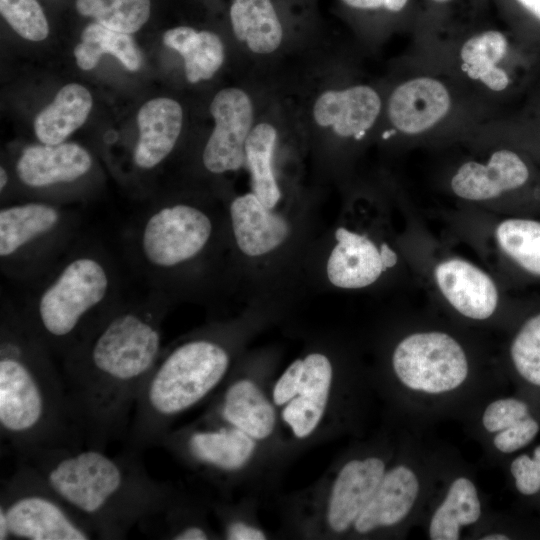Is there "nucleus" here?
<instances>
[{
  "instance_id": "1",
  "label": "nucleus",
  "mask_w": 540,
  "mask_h": 540,
  "mask_svg": "<svg viewBox=\"0 0 540 540\" xmlns=\"http://www.w3.org/2000/svg\"><path fill=\"white\" fill-rule=\"evenodd\" d=\"M167 298L120 301L62 358V376L85 446L105 450L126 437L138 394L161 349Z\"/></svg>"
},
{
  "instance_id": "2",
  "label": "nucleus",
  "mask_w": 540,
  "mask_h": 540,
  "mask_svg": "<svg viewBox=\"0 0 540 540\" xmlns=\"http://www.w3.org/2000/svg\"><path fill=\"white\" fill-rule=\"evenodd\" d=\"M53 356L18 307L2 300L0 435L17 459L41 448L84 444Z\"/></svg>"
},
{
  "instance_id": "3",
  "label": "nucleus",
  "mask_w": 540,
  "mask_h": 540,
  "mask_svg": "<svg viewBox=\"0 0 540 540\" xmlns=\"http://www.w3.org/2000/svg\"><path fill=\"white\" fill-rule=\"evenodd\" d=\"M141 453L59 446L34 450L17 461L32 465L93 529L98 539H123L169 497L165 484L146 471Z\"/></svg>"
},
{
  "instance_id": "4",
  "label": "nucleus",
  "mask_w": 540,
  "mask_h": 540,
  "mask_svg": "<svg viewBox=\"0 0 540 540\" xmlns=\"http://www.w3.org/2000/svg\"><path fill=\"white\" fill-rule=\"evenodd\" d=\"M18 308L33 333L62 358L120 301L119 277L96 246L70 248Z\"/></svg>"
},
{
  "instance_id": "5",
  "label": "nucleus",
  "mask_w": 540,
  "mask_h": 540,
  "mask_svg": "<svg viewBox=\"0 0 540 540\" xmlns=\"http://www.w3.org/2000/svg\"><path fill=\"white\" fill-rule=\"evenodd\" d=\"M227 350L196 338L162 351L144 382L126 435L127 449L142 453L167 432L172 419L204 399L223 379Z\"/></svg>"
},
{
  "instance_id": "6",
  "label": "nucleus",
  "mask_w": 540,
  "mask_h": 540,
  "mask_svg": "<svg viewBox=\"0 0 540 540\" xmlns=\"http://www.w3.org/2000/svg\"><path fill=\"white\" fill-rule=\"evenodd\" d=\"M409 62V72L385 95L381 122L388 128V137L423 140L470 133L496 117L495 107L449 77L422 63Z\"/></svg>"
},
{
  "instance_id": "7",
  "label": "nucleus",
  "mask_w": 540,
  "mask_h": 540,
  "mask_svg": "<svg viewBox=\"0 0 540 540\" xmlns=\"http://www.w3.org/2000/svg\"><path fill=\"white\" fill-rule=\"evenodd\" d=\"M512 57L513 44L508 35L490 28L450 38H417L409 59L444 74L496 108L513 85Z\"/></svg>"
},
{
  "instance_id": "8",
  "label": "nucleus",
  "mask_w": 540,
  "mask_h": 540,
  "mask_svg": "<svg viewBox=\"0 0 540 540\" xmlns=\"http://www.w3.org/2000/svg\"><path fill=\"white\" fill-rule=\"evenodd\" d=\"M75 212L44 200L2 206L0 266L11 279L33 283L70 249L77 229Z\"/></svg>"
},
{
  "instance_id": "9",
  "label": "nucleus",
  "mask_w": 540,
  "mask_h": 540,
  "mask_svg": "<svg viewBox=\"0 0 540 540\" xmlns=\"http://www.w3.org/2000/svg\"><path fill=\"white\" fill-rule=\"evenodd\" d=\"M213 234L210 216L187 203L155 205L136 220L129 238L139 270L159 289L164 278L199 257Z\"/></svg>"
},
{
  "instance_id": "10",
  "label": "nucleus",
  "mask_w": 540,
  "mask_h": 540,
  "mask_svg": "<svg viewBox=\"0 0 540 540\" xmlns=\"http://www.w3.org/2000/svg\"><path fill=\"white\" fill-rule=\"evenodd\" d=\"M90 525L29 463L17 461L0 491V540H89Z\"/></svg>"
},
{
  "instance_id": "11",
  "label": "nucleus",
  "mask_w": 540,
  "mask_h": 540,
  "mask_svg": "<svg viewBox=\"0 0 540 540\" xmlns=\"http://www.w3.org/2000/svg\"><path fill=\"white\" fill-rule=\"evenodd\" d=\"M392 364L406 387L429 394L458 388L469 372L461 345L449 334L439 331L405 337L394 350Z\"/></svg>"
},
{
  "instance_id": "12",
  "label": "nucleus",
  "mask_w": 540,
  "mask_h": 540,
  "mask_svg": "<svg viewBox=\"0 0 540 540\" xmlns=\"http://www.w3.org/2000/svg\"><path fill=\"white\" fill-rule=\"evenodd\" d=\"M210 113L214 128L202 153L204 167L213 174L241 169L246 142L255 125L251 97L241 88H224L212 99Z\"/></svg>"
},
{
  "instance_id": "13",
  "label": "nucleus",
  "mask_w": 540,
  "mask_h": 540,
  "mask_svg": "<svg viewBox=\"0 0 540 540\" xmlns=\"http://www.w3.org/2000/svg\"><path fill=\"white\" fill-rule=\"evenodd\" d=\"M385 96L374 86L353 83L323 91L315 99V123L345 140L359 141L381 122Z\"/></svg>"
},
{
  "instance_id": "14",
  "label": "nucleus",
  "mask_w": 540,
  "mask_h": 540,
  "mask_svg": "<svg viewBox=\"0 0 540 540\" xmlns=\"http://www.w3.org/2000/svg\"><path fill=\"white\" fill-rule=\"evenodd\" d=\"M93 167L91 154L74 142L25 147L15 166L18 180L33 190L51 189L84 178Z\"/></svg>"
},
{
  "instance_id": "15",
  "label": "nucleus",
  "mask_w": 540,
  "mask_h": 540,
  "mask_svg": "<svg viewBox=\"0 0 540 540\" xmlns=\"http://www.w3.org/2000/svg\"><path fill=\"white\" fill-rule=\"evenodd\" d=\"M522 158L506 148L495 149L487 160L462 163L450 180L453 193L469 201H486L522 187L529 179Z\"/></svg>"
},
{
  "instance_id": "16",
  "label": "nucleus",
  "mask_w": 540,
  "mask_h": 540,
  "mask_svg": "<svg viewBox=\"0 0 540 540\" xmlns=\"http://www.w3.org/2000/svg\"><path fill=\"white\" fill-rule=\"evenodd\" d=\"M434 275L443 296L465 317L484 320L495 312L496 285L474 264L459 258L448 259L436 266Z\"/></svg>"
},
{
  "instance_id": "17",
  "label": "nucleus",
  "mask_w": 540,
  "mask_h": 540,
  "mask_svg": "<svg viewBox=\"0 0 540 540\" xmlns=\"http://www.w3.org/2000/svg\"><path fill=\"white\" fill-rule=\"evenodd\" d=\"M183 110L171 98L149 100L139 110V138L133 152L135 165L151 170L164 161L174 149L182 130Z\"/></svg>"
},
{
  "instance_id": "18",
  "label": "nucleus",
  "mask_w": 540,
  "mask_h": 540,
  "mask_svg": "<svg viewBox=\"0 0 540 540\" xmlns=\"http://www.w3.org/2000/svg\"><path fill=\"white\" fill-rule=\"evenodd\" d=\"M384 474L385 464L377 457L352 460L341 469L328 507V523L334 531L342 532L355 522Z\"/></svg>"
},
{
  "instance_id": "19",
  "label": "nucleus",
  "mask_w": 540,
  "mask_h": 540,
  "mask_svg": "<svg viewBox=\"0 0 540 540\" xmlns=\"http://www.w3.org/2000/svg\"><path fill=\"white\" fill-rule=\"evenodd\" d=\"M253 193L236 197L230 204V219L236 244L250 257L269 253L288 235V224Z\"/></svg>"
},
{
  "instance_id": "20",
  "label": "nucleus",
  "mask_w": 540,
  "mask_h": 540,
  "mask_svg": "<svg viewBox=\"0 0 540 540\" xmlns=\"http://www.w3.org/2000/svg\"><path fill=\"white\" fill-rule=\"evenodd\" d=\"M337 244L328 258L326 272L336 287L359 289L374 283L385 271L380 250L366 236L339 227Z\"/></svg>"
},
{
  "instance_id": "21",
  "label": "nucleus",
  "mask_w": 540,
  "mask_h": 540,
  "mask_svg": "<svg viewBox=\"0 0 540 540\" xmlns=\"http://www.w3.org/2000/svg\"><path fill=\"white\" fill-rule=\"evenodd\" d=\"M419 492L415 473L404 465L385 472L379 486L354 522L359 533L402 521L412 509Z\"/></svg>"
},
{
  "instance_id": "22",
  "label": "nucleus",
  "mask_w": 540,
  "mask_h": 540,
  "mask_svg": "<svg viewBox=\"0 0 540 540\" xmlns=\"http://www.w3.org/2000/svg\"><path fill=\"white\" fill-rule=\"evenodd\" d=\"M332 380V366L326 356L312 353L303 360L300 386L282 412L294 434L303 438L318 425L324 413Z\"/></svg>"
},
{
  "instance_id": "23",
  "label": "nucleus",
  "mask_w": 540,
  "mask_h": 540,
  "mask_svg": "<svg viewBox=\"0 0 540 540\" xmlns=\"http://www.w3.org/2000/svg\"><path fill=\"white\" fill-rule=\"evenodd\" d=\"M229 16L235 37L251 52L268 55L281 46L284 28L272 0H233Z\"/></svg>"
},
{
  "instance_id": "24",
  "label": "nucleus",
  "mask_w": 540,
  "mask_h": 540,
  "mask_svg": "<svg viewBox=\"0 0 540 540\" xmlns=\"http://www.w3.org/2000/svg\"><path fill=\"white\" fill-rule=\"evenodd\" d=\"M92 105V96L84 86L77 83L65 85L53 102L36 116V137L43 144L65 142L86 121Z\"/></svg>"
},
{
  "instance_id": "25",
  "label": "nucleus",
  "mask_w": 540,
  "mask_h": 540,
  "mask_svg": "<svg viewBox=\"0 0 540 540\" xmlns=\"http://www.w3.org/2000/svg\"><path fill=\"white\" fill-rule=\"evenodd\" d=\"M188 456L195 462L219 470H236L250 458L253 438L234 428L191 432L184 442Z\"/></svg>"
},
{
  "instance_id": "26",
  "label": "nucleus",
  "mask_w": 540,
  "mask_h": 540,
  "mask_svg": "<svg viewBox=\"0 0 540 540\" xmlns=\"http://www.w3.org/2000/svg\"><path fill=\"white\" fill-rule=\"evenodd\" d=\"M163 42L183 57L190 83L211 79L224 62V44L216 33L208 30L178 26L164 33Z\"/></svg>"
},
{
  "instance_id": "27",
  "label": "nucleus",
  "mask_w": 540,
  "mask_h": 540,
  "mask_svg": "<svg viewBox=\"0 0 540 540\" xmlns=\"http://www.w3.org/2000/svg\"><path fill=\"white\" fill-rule=\"evenodd\" d=\"M223 418L255 439L269 436L275 425L271 404L249 380L232 384L225 393Z\"/></svg>"
},
{
  "instance_id": "28",
  "label": "nucleus",
  "mask_w": 540,
  "mask_h": 540,
  "mask_svg": "<svg viewBox=\"0 0 540 540\" xmlns=\"http://www.w3.org/2000/svg\"><path fill=\"white\" fill-rule=\"evenodd\" d=\"M277 139L272 123L259 122L254 125L245 146V165L251 175L253 193L270 209L281 198L273 168Z\"/></svg>"
},
{
  "instance_id": "29",
  "label": "nucleus",
  "mask_w": 540,
  "mask_h": 540,
  "mask_svg": "<svg viewBox=\"0 0 540 540\" xmlns=\"http://www.w3.org/2000/svg\"><path fill=\"white\" fill-rule=\"evenodd\" d=\"M481 515L480 500L474 483L455 479L445 499L433 514L429 525L432 540H457L463 526L475 523Z\"/></svg>"
},
{
  "instance_id": "30",
  "label": "nucleus",
  "mask_w": 540,
  "mask_h": 540,
  "mask_svg": "<svg viewBox=\"0 0 540 540\" xmlns=\"http://www.w3.org/2000/svg\"><path fill=\"white\" fill-rule=\"evenodd\" d=\"M105 53L116 57L126 69L136 71L141 65L139 50L130 34L118 32L93 22L82 31L81 42L74 49L77 65L93 69Z\"/></svg>"
},
{
  "instance_id": "31",
  "label": "nucleus",
  "mask_w": 540,
  "mask_h": 540,
  "mask_svg": "<svg viewBox=\"0 0 540 540\" xmlns=\"http://www.w3.org/2000/svg\"><path fill=\"white\" fill-rule=\"evenodd\" d=\"M502 251L527 272L540 275V222L507 219L495 231Z\"/></svg>"
},
{
  "instance_id": "32",
  "label": "nucleus",
  "mask_w": 540,
  "mask_h": 540,
  "mask_svg": "<svg viewBox=\"0 0 540 540\" xmlns=\"http://www.w3.org/2000/svg\"><path fill=\"white\" fill-rule=\"evenodd\" d=\"M150 0H76L77 11L114 31L132 34L150 16Z\"/></svg>"
},
{
  "instance_id": "33",
  "label": "nucleus",
  "mask_w": 540,
  "mask_h": 540,
  "mask_svg": "<svg viewBox=\"0 0 540 540\" xmlns=\"http://www.w3.org/2000/svg\"><path fill=\"white\" fill-rule=\"evenodd\" d=\"M510 355L519 375L540 387V314L523 324L511 344Z\"/></svg>"
},
{
  "instance_id": "34",
  "label": "nucleus",
  "mask_w": 540,
  "mask_h": 540,
  "mask_svg": "<svg viewBox=\"0 0 540 540\" xmlns=\"http://www.w3.org/2000/svg\"><path fill=\"white\" fill-rule=\"evenodd\" d=\"M0 12L21 37L41 41L48 36L49 25L37 0H0Z\"/></svg>"
},
{
  "instance_id": "35",
  "label": "nucleus",
  "mask_w": 540,
  "mask_h": 540,
  "mask_svg": "<svg viewBox=\"0 0 540 540\" xmlns=\"http://www.w3.org/2000/svg\"><path fill=\"white\" fill-rule=\"evenodd\" d=\"M529 416L528 405L516 398H504L490 403L482 417L488 432L502 431Z\"/></svg>"
},
{
  "instance_id": "36",
  "label": "nucleus",
  "mask_w": 540,
  "mask_h": 540,
  "mask_svg": "<svg viewBox=\"0 0 540 540\" xmlns=\"http://www.w3.org/2000/svg\"><path fill=\"white\" fill-rule=\"evenodd\" d=\"M517 490L523 495H534L540 491V445L533 451V457L520 455L510 466Z\"/></svg>"
},
{
  "instance_id": "37",
  "label": "nucleus",
  "mask_w": 540,
  "mask_h": 540,
  "mask_svg": "<svg viewBox=\"0 0 540 540\" xmlns=\"http://www.w3.org/2000/svg\"><path fill=\"white\" fill-rule=\"evenodd\" d=\"M538 432V422L529 415L512 426L497 432L493 443L500 452L512 453L529 444Z\"/></svg>"
},
{
  "instance_id": "38",
  "label": "nucleus",
  "mask_w": 540,
  "mask_h": 540,
  "mask_svg": "<svg viewBox=\"0 0 540 540\" xmlns=\"http://www.w3.org/2000/svg\"><path fill=\"white\" fill-rule=\"evenodd\" d=\"M303 360H295L277 381L273 400L277 405H283L294 398L299 390Z\"/></svg>"
},
{
  "instance_id": "39",
  "label": "nucleus",
  "mask_w": 540,
  "mask_h": 540,
  "mask_svg": "<svg viewBox=\"0 0 540 540\" xmlns=\"http://www.w3.org/2000/svg\"><path fill=\"white\" fill-rule=\"evenodd\" d=\"M410 0H341L348 8L363 12H385L399 14L404 11Z\"/></svg>"
},
{
  "instance_id": "40",
  "label": "nucleus",
  "mask_w": 540,
  "mask_h": 540,
  "mask_svg": "<svg viewBox=\"0 0 540 540\" xmlns=\"http://www.w3.org/2000/svg\"><path fill=\"white\" fill-rule=\"evenodd\" d=\"M227 538L230 540H263L264 534L254 527L241 522L231 523L226 531Z\"/></svg>"
},
{
  "instance_id": "41",
  "label": "nucleus",
  "mask_w": 540,
  "mask_h": 540,
  "mask_svg": "<svg viewBox=\"0 0 540 540\" xmlns=\"http://www.w3.org/2000/svg\"><path fill=\"white\" fill-rule=\"evenodd\" d=\"M380 255L384 269L391 268L397 263V254L386 243H383L380 247Z\"/></svg>"
},
{
  "instance_id": "42",
  "label": "nucleus",
  "mask_w": 540,
  "mask_h": 540,
  "mask_svg": "<svg viewBox=\"0 0 540 540\" xmlns=\"http://www.w3.org/2000/svg\"><path fill=\"white\" fill-rule=\"evenodd\" d=\"M540 21V0H514Z\"/></svg>"
},
{
  "instance_id": "43",
  "label": "nucleus",
  "mask_w": 540,
  "mask_h": 540,
  "mask_svg": "<svg viewBox=\"0 0 540 540\" xmlns=\"http://www.w3.org/2000/svg\"><path fill=\"white\" fill-rule=\"evenodd\" d=\"M8 182H9V174H8L7 170L3 166H1V168H0V191H1V193H3V191L6 190Z\"/></svg>"
},
{
  "instance_id": "44",
  "label": "nucleus",
  "mask_w": 540,
  "mask_h": 540,
  "mask_svg": "<svg viewBox=\"0 0 540 540\" xmlns=\"http://www.w3.org/2000/svg\"><path fill=\"white\" fill-rule=\"evenodd\" d=\"M481 539L482 540H508L509 537H507L504 534H489V535H485Z\"/></svg>"
},
{
  "instance_id": "45",
  "label": "nucleus",
  "mask_w": 540,
  "mask_h": 540,
  "mask_svg": "<svg viewBox=\"0 0 540 540\" xmlns=\"http://www.w3.org/2000/svg\"><path fill=\"white\" fill-rule=\"evenodd\" d=\"M451 1L453 0H431V2L435 4H439V5L447 4V3H450Z\"/></svg>"
}]
</instances>
